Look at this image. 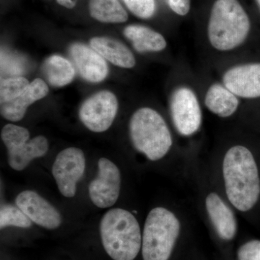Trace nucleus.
Here are the masks:
<instances>
[{
  "mask_svg": "<svg viewBox=\"0 0 260 260\" xmlns=\"http://www.w3.org/2000/svg\"><path fill=\"white\" fill-rule=\"evenodd\" d=\"M118 111V102L112 92L104 90L85 101L79 110L80 121L94 133H103L112 126Z\"/></svg>",
  "mask_w": 260,
  "mask_h": 260,
  "instance_id": "obj_7",
  "label": "nucleus"
},
{
  "mask_svg": "<svg viewBox=\"0 0 260 260\" xmlns=\"http://www.w3.org/2000/svg\"><path fill=\"white\" fill-rule=\"evenodd\" d=\"M180 229L179 219L170 210L161 207L150 210L143 229V260H169Z\"/></svg>",
  "mask_w": 260,
  "mask_h": 260,
  "instance_id": "obj_5",
  "label": "nucleus"
},
{
  "mask_svg": "<svg viewBox=\"0 0 260 260\" xmlns=\"http://www.w3.org/2000/svg\"><path fill=\"white\" fill-rule=\"evenodd\" d=\"M85 169V155L80 149L67 148L58 154L53 164L52 174L63 196H75L77 183L83 177Z\"/></svg>",
  "mask_w": 260,
  "mask_h": 260,
  "instance_id": "obj_8",
  "label": "nucleus"
},
{
  "mask_svg": "<svg viewBox=\"0 0 260 260\" xmlns=\"http://www.w3.org/2000/svg\"><path fill=\"white\" fill-rule=\"evenodd\" d=\"M129 128L135 148L152 161L164 158L172 148L170 130L161 115L153 109L141 108L136 111Z\"/></svg>",
  "mask_w": 260,
  "mask_h": 260,
  "instance_id": "obj_4",
  "label": "nucleus"
},
{
  "mask_svg": "<svg viewBox=\"0 0 260 260\" xmlns=\"http://www.w3.org/2000/svg\"><path fill=\"white\" fill-rule=\"evenodd\" d=\"M171 113L174 125L181 135L194 134L201 126V108L190 88L181 87L174 92L171 99Z\"/></svg>",
  "mask_w": 260,
  "mask_h": 260,
  "instance_id": "obj_10",
  "label": "nucleus"
},
{
  "mask_svg": "<svg viewBox=\"0 0 260 260\" xmlns=\"http://www.w3.org/2000/svg\"><path fill=\"white\" fill-rule=\"evenodd\" d=\"M70 54L80 76L90 83H100L107 78L109 68L105 59L91 47L75 43Z\"/></svg>",
  "mask_w": 260,
  "mask_h": 260,
  "instance_id": "obj_13",
  "label": "nucleus"
},
{
  "mask_svg": "<svg viewBox=\"0 0 260 260\" xmlns=\"http://www.w3.org/2000/svg\"><path fill=\"white\" fill-rule=\"evenodd\" d=\"M100 234L106 252L114 260H134L142 247L143 237L138 220L121 208L109 210L103 216Z\"/></svg>",
  "mask_w": 260,
  "mask_h": 260,
  "instance_id": "obj_2",
  "label": "nucleus"
},
{
  "mask_svg": "<svg viewBox=\"0 0 260 260\" xmlns=\"http://www.w3.org/2000/svg\"><path fill=\"white\" fill-rule=\"evenodd\" d=\"M250 30L249 17L237 0H216L210 13L208 39L219 51H230L246 40Z\"/></svg>",
  "mask_w": 260,
  "mask_h": 260,
  "instance_id": "obj_3",
  "label": "nucleus"
},
{
  "mask_svg": "<svg viewBox=\"0 0 260 260\" xmlns=\"http://www.w3.org/2000/svg\"><path fill=\"white\" fill-rule=\"evenodd\" d=\"M124 34L138 52L160 51L167 47V41L161 34L143 25H128Z\"/></svg>",
  "mask_w": 260,
  "mask_h": 260,
  "instance_id": "obj_18",
  "label": "nucleus"
},
{
  "mask_svg": "<svg viewBox=\"0 0 260 260\" xmlns=\"http://www.w3.org/2000/svg\"><path fill=\"white\" fill-rule=\"evenodd\" d=\"M31 225V220L17 205H2L0 209V229H3L8 226L28 229Z\"/></svg>",
  "mask_w": 260,
  "mask_h": 260,
  "instance_id": "obj_21",
  "label": "nucleus"
},
{
  "mask_svg": "<svg viewBox=\"0 0 260 260\" xmlns=\"http://www.w3.org/2000/svg\"><path fill=\"white\" fill-rule=\"evenodd\" d=\"M1 138L8 149V164L15 171H23L32 160L42 158L49 150L45 137L29 140L30 133L23 126L8 124L2 130Z\"/></svg>",
  "mask_w": 260,
  "mask_h": 260,
  "instance_id": "obj_6",
  "label": "nucleus"
},
{
  "mask_svg": "<svg viewBox=\"0 0 260 260\" xmlns=\"http://www.w3.org/2000/svg\"><path fill=\"white\" fill-rule=\"evenodd\" d=\"M49 88L45 82L37 78L29 84L23 93L10 102L1 104V115L7 120H21L29 106L47 96Z\"/></svg>",
  "mask_w": 260,
  "mask_h": 260,
  "instance_id": "obj_14",
  "label": "nucleus"
},
{
  "mask_svg": "<svg viewBox=\"0 0 260 260\" xmlns=\"http://www.w3.org/2000/svg\"><path fill=\"white\" fill-rule=\"evenodd\" d=\"M171 9L179 15H186L190 9V0H169Z\"/></svg>",
  "mask_w": 260,
  "mask_h": 260,
  "instance_id": "obj_25",
  "label": "nucleus"
},
{
  "mask_svg": "<svg viewBox=\"0 0 260 260\" xmlns=\"http://www.w3.org/2000/svg\"><path fill=\"white\" fill-rule=\"evenodd\" d=\"M207 108L215 115L226 118L237 112L239 99L231 90L220 84H213L208 89L205 98Z\"/></svg>",
  "mask_w": 260,
  "mask_h": 260,
  "instance_id": "obj_17",
  "label": "nucleus"
},
{
  "mask_svg": "<svg viewBox=\"0 0 260 260\" xmlns=\"http://www.w3.org/2000/svg\"><path fill=\"white\" fill-rule=\"evenodd\" d=\"M98 168L96 178L89 184V196L98 208H110L120 194V171L114 162L106 158L99 159Z\"/></svg>",
  "mask_w": 260,
  "mask_h": 260,
  "instance_id": "obj_9",
  "label": "nucleus"
},
{
  "mask_svg": "<svg viewBox=\"0 0 260 260\" xmlns=\"http://www.w3.org/2000/svg\"><path fill=\"white\" fill-rule=\"evenodd\" d=\"M15 205L32 223L44 229L53 230L60 226L62 223L59 211L36 191H22L15 199Z\"/></svg>",
  "mask_w": 260,
  "mask_h": 260,
  "instance_id": "obj_11",
  "label": "nucleus"
},
{
  "mask_svg": "<svg viewBox=\"0 0 260 260\" xmlns=\"http://www.w3.org/2000/svg\"><path fill=\"white\" fill-rule=\"evenodd\" d=\"M90 47L111 63L123 68L135 65L133 52L122 43L107 37H95L90 40Z\"/></svg>",
  "mask_w": 260,
  "mask_h": 260,
  "instance_id": "obj_16",
  "label": "nucleus"
},
{
  "mask_svg": "<svg viewBox=\"0 0 260 260\" xmlns=\"http://www.w3.org/2000/svg\"><path fill=\"white\" fill-rule=\"evenodd\" d=\"M224 85L237 96L244 99L260 97V64L234 67L223 75Z\"/></svg>",
  "mask_w": 260,
  "mask_h": 260,
  "instance_id": "obj_12",
  "label": "nucleus"
},
{
  "mask_svg": "<svg viewBox=\"0 0 260 260\" xmlns=\"http://www.w3.org/2000/svg\"><path fill=\"white\" fill-rule=\"evenodd\" d=\"M90 15L103 23H121L127 20L128 15L118 0H90Z\"/></svg>",
  "mask_w": 260,
  "mask_h": 260,
  "instance_id": "obj_20",
  "label": "nucleus"
},
{
  "mask_svg": "<svg viewBox=\"0 0 260 260\" xmlns=\"http://www.w3.org/2000/svg\"><path fill=\"white\" fill-rule=\"evenodd\" d=\"M29 81L23 77H11L1 80L0 103L10 102L16 99L28 86Z\"/></svg>",
  "mask_w": 260,
  "mask_h": 260,
  "instance_id": "obj_22",
  "label": "nucleus"
},
{
  "mask_svg": "<svg viewBox=\"0 0 260 260\" xmlns=\"http://www.w3.org/2000/svg\"><path fill=\"white\" fill-rule=\"evenodd\" d=\"M56 1L61 6L69 9L74 8L77 3V0H56Z\"/></svg>",
  "mask_w": 260,
  "mask_h": 260,
  "instance_id": "obj_26",
  "label": "nucleus"
},
{
  "mask_svg": "<svg viewBox=\"0 0 260 260\" xmlns=\"http://www.w3.org/2000/svg\"><path fill=\"white\" fill-rule=\"evenodd\" d=\"M223 176L228 199L234 208L249 211L259 200L260 179L255 159L249 149L236 145L224 156Z\"/></svg>",
  "mask_w": 260,
  "mask_h": 260,
  "instance_id": "obj_1",
  "label": "nucleus"
},
{
  "mask_svg": "<svg viewBox=\"0 0 260 260\" xmlns=\"http://www.w3.org/2000/svg\"><path fill=\"white\" fill-rule=\"evenodd\" d=\"M128 9L138 18L148 19L155 11V0H123Z\"/></svg>",
  "mask_w": 260,
  "mask_h": 260,
  "instance_id": "obj_23",
  "label": "nucleus"
},
{
  "mask_svg": "<svg viewBox=\"0 0 260 260\" xmlns=\"http://www.w3.org/2000/svg\"><path fill=\"white\" fill-rule=\"evenodd\" d=\"M43 71L50 85L63 87L74 79L75 70L72 63L59 55H52L46 59Z\"/></svg>",
  "mask_w": 260,
  "mask_h": 260,
  "instance_id": "obj_19",
  "label": "nucleus"
},
{
  "mask_svg": "<svg viewBox=\"0 0 260 260\" xmlns=\"http://www.w3.org/2000/svg\"><path fill=\"white\" fill-rule=\"evenodd\" d=\"M205 207L219 237L225 240L234 239L237 234V220L221 198L216 193H210L205 200Z\"/></svg>",
  "mask_w": 260,
  "mask_h": 260,
  "instance_id": "obj_15",
  "label": "nucleus"
},
{
  "mask_svg": "<svg viewBox=\"0 0 260 260\" xmlns=\"http://www.w3.org/2000/svg\"><path fill=\"white\" fill-rule=\"evenodd\" d=\"M258 3H259V6H260V0H257Z\"/></svg>",
  "mask_w": 260,
  "mask_h": 260,
  "instance_id": "obj_27",
  "label": "nucleus"
},
{
  "mask_svg": "<svg viewBox=\"0 0 260 260\" xmlns=\"http://www.w3.org/2000/svg\"><path fill=\"white\" fill-rule=\"evenodd\" d=\"M239 260H260V241L246 243L238 251Z\"/></svg>",
  "mask_w": 260,
  "mask_h": 260,
  "instance_id": "obj_24",
  "label": "nucleus"
}]
</instances>
